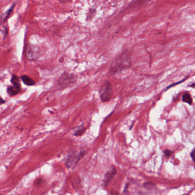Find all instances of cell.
<instances>
[{
	"instance_id": "1",
	"label": "cell",
	"mask_w": 195,
	"mask_h": 195,
	"mask_svg": "<svg viewBox=\"0 0 195 195\" xmlns=\"http://www.w3.org/2000/svg\"><path fill=\"white\" fill-rule=\"evenodd\" d=\"M131 58L129 53L125 52L117 57L113 61L110 67V72L112 75H115L130 67Z\"/></svg>"
},
{
	"instance_id": "2",
	"label": "cell",
	"mask_w": 195,
	"mask_h": 195,
	"mask_svg": "<svg viewBox=\"0 0 195 195\" xmlns=\"http://www.w3.org/2000/svg\"><path fill=\"white\" fill-rule=\"evenodd\" d=\"M77 76L68 72L63 73L57 81L58 87L61 89H64L70 87L77 81Z\"/></svg>"
},
{
	"instance_id": "3",
	"label": "cell",
	"mask_w": 195,
	"mask_h": 195,
	"mask_svg": "<svg viewBox=\"0 0 195 195\" xmlns=\"http://www.w3.org/2000/svg\"><path fill=\"white\" fill-rule=\"evenodd\" d=\"M112 84L108 81H105L99 89V95L101 101L104 102L109 101L112 98Z\"/></svg>"
},
{
	"instance_id": "4",
	"label": "cell",
	"mask_w": 195,
	"mask_h": 195,
	"mask_svg": "<svg viewBox=\"0 0 195 195\" xmlns=\"http://www.w3.org/2000/svg\"><path fill=\"white\" fill-rule=\"evenodd\" d=\"M26 56L30 60H36L41 56V51L37 47L28 46L26 51Z\"/></svg>"
},
{
	"instance_id": "5",
	"label": "cell",
	"mask_w": 195,
	"mask_h": 195,
	"mask_svg": "<svg viewBox=\"0 0 195 195\" xmlns=\"http://www.w3.org/2000/svg\"><path fill=\"white\" fill-rule=\"evenodd\" d=\"M85 154V151H83L81 152L79 154V155L76 156L75 155H70L69 156L68 159L67 160L66 162V166H68V168L74 165L75 166L77 162L79 161L80 159Z\"/></svg>"
},
{
	"instance_id": "6",
	"label": "cell",
	"mask_w": 195,
	"mask_h": 195,
	"mask_svg": "<svg viewBox=\"0 0 195 195\" xmlns=\"http://www.w3.org/2000/svg\"><path fill=\"white\" fill-rule=\"evenodd\" d=\"M117 174V170L115 167H112L111 170L108 171L104 176V182L105 183V186H107L109 183L112 180L113 178Z\"/></svg>"
},
{
	"instance_id": "7",
	"label": "cell",
	"mask_w": 195,
	"mask_h": 195,
	"mask_svg": "<svg viewBox=\"0 0 195 195\" xmlns=\"http://www.w3.org/2000/svg\"><path fill=\"white\" fill-rule=\"evenodd\" d=\"M21 92V86L11 85L7 88V93L10 96H15Z\"/></svg>"
},
{
	"instance_id": "8",
	"label": "cell",
	"mask_w": 195,
	"mask_h": 195,
	"mask_svg": "<svg viewBox=\"0 0 195 195\" xmlns=\"http://www.w3.org/2000/svg\"><path fill=\"white\" fill-rule=\"evenodd\" d=\"M20 79H21L22 81L24 83V84L28 86H33L35 84V82L33 79H32L29 76L26 75H22L20 77Z\"/></svg>"
},
{
	"instance_id": "9",
	"label": "cell",
	"mask_w": 195,
	"mask_h": 195,
	"mask_svg": "<svg viewBox=\"0 0 195 195\" xmlns=\"http://www.w3.org/2000/svg\"><path fill=\"white\" fill-rule=\"evenodd\" d=\"M182 101L184 102L187 103L189 105H191L193 104V99L192 98L191 95L188 92L185 93L183 95Z\"/></svg>"
},
{
	"instance_id": "10",
	"label": "cell",
	"mask_w": 195,
	"mask_h": 195,
	"mask_svg": "<svg viewBox=\"0 0 195 195\" xmlns=\"http://www.w3.org/2000/svg\"><path fill=\"white\" fill-rule=\"evenodd\" d=\"M11 84H12L13 85L21 86L20 78H19L17 75H13V76H11Z\"/></svg>"
},
{
	"instance_id": "11",
	"label": "cell",
	"mask_w": 195,
	"mask_h": 195,
	"mask_svg": "<svg viewBox=\"0 0 195 195\" xmlns=\"http://www.w3.org/2000/svg\"><path fill=\"white\" fill-rule=\"evenodd\" d=\"M85 130V128L84 126V125H83L79 127V128L75 131V136H81L84 133Z\"/></svg>"
},
{
	"instance_id": "12",
	"label": "cell",
	"mask_w": 195,
	"mask_h": 195,
	"mask_svg": "<svg viewBox=\"0 0 195 195\" xmlns=\"http://www.w3.org/2000/svg\"><path fill=\"white\" fill-rule=\"evenodd\" d=\"M15 5L16 4H13V5L9 9H8V11H7V13H6V16H5V18H4V21H6L7 20V18L9 17V16H11V13L13 12V9H14V7H15Z\"/></svg>"
},
{
	"instance_id": "13",
	"label": "cell",
	"mask_w": 195,
	"mask_h": 195,
	"mask_svg": "<svg viewBox=\"0 0 195 195\" xmlns=\"http://www.w3.org/2000/svg\"><path fill=\"white\" fill-rule=\"evenodd\" d=\"M164 155L165 156H166V157H169L170 156V155H172V154H173V152L172 151H170L169 149H165L164 151Z\"/></svg>"
},
{
	"instance_id": "14",
	"label": "cell",
	"mask_w": 195,
	"mask_h": 195,
	"mask_svg": "<svg viewBox=\"0 0 195 195\" xmlns=\"http://www.w3.org/2000/svg\"><path fill=\"white\" fill-rule=\"evenodd\" d=\"M188 77H189V76H187V77H185L184 79H183V80H181V81H179V82H178L177 83H175L174 84H172V85H170V86H169V87H167V88H166V89H169V88H171V87H172V86H174V85H177V84H180L181 83H182V82L184 81L185 79H187V78H188Z\"/></svg>"
},
{
	"instance_id": "15",
	"label": "cell",
	"mask_w": 195,
	"mask_h": 195,
	"mask_svg": "<svg viewBox=\"0 0 195 195\" xmlns=\"http://www.w3.org/2000/svg\"><path fill=\"white\" fill-rule=\"evenodd\" d=\"M5 102H6V100H4L0 96V105L4 104Z\"/></svg>"
},
{
	"instance_id": "16",
	"label": "cell",
	"mask_w": 195,
	"mask_h": 195,
	"mask_svg": "<svg viewBox=\"0 0 195 195\" xmlns=\"http://www.w3.org/2000/svg\"><path fill=\"white\" fill-rule=\"evenodd\" d=\"M194 154H195V149H193L192 150V151L191 154H190V156H191V158L193 160V161L194 160Z\"/></svg>"
}]
</instances>
